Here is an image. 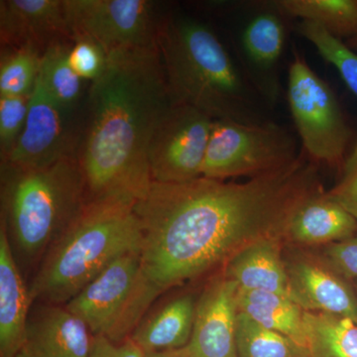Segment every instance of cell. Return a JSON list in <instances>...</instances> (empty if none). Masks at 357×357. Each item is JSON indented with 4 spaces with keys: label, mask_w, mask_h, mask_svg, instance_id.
<instances>
[{
    "label": "cell",
    "mask_w": 357,
    "mask_h": 357,
    "mask_svg": "<svg viewBox=\"0 0 357 357\" xmlns=\"http://www.w3.org/2000/svg\"><path fill=\"white\" fill-rule=\"evenodd\" d=\"M299 154L292 134L273 122L213 121L203 177L255 178L289 165Z\"/></svg>",
    "instance_id": "52a82bcc"
},
{
    "label": "cell",
    "mask_w": 357,
    "mask_h": 357,
    "mask_svg": "<svg viewBox=\"0 0 357 357\" xmlns=\"http://www.w3.org/2000/svg\"><path fill=\"white\" fill-rule=\"evenodd\" d=\"M158 46L171 105L194 107L213 121H264L256 112L255 89L210 26L166 16Z\"/></svg>",
    "instance_id": "3957f363"
},
{
    "label": "cell",
    "mask_w": 357,
    "mask_h": 357,
    "mask_svg": "<svg viewBox=\"0 0 357 357\" xmlns=\"http://www.w3.org/2000/svg\"><path fill=\"white\" fill-rule=\"evenodd\" d=\"M31 305L29 287L0 225V357H16L22 351Z\"/></svg>",
    "instance_id": "e0dca14e"
},
{
    "label": "cell",
    "mask_w": 357,
    "mask_h": 357,
    "mask_svg": "<svg viewBox=\"0 0 357 357\" xmlns=\"http://www.w3.org/2000/svg\"><path fill=\"white\" fill-rule=\"evenodd\" d=\"M144 351L129 337L121 344H115L102 335L93 337L89 357H144Z\"/></svg>",
    "instance_id": "1f68e13d"
},
{
    "label": "cell",
    "mask_w": 357,
    "mask_h": 357,
    "mask_svg": "<svg viewBox=\"0 0 357 357\" xmlns=\"http://www.w3.org/2000/svg\"><path fill=\"white\" fill-rule=\"evenodd\" d=\"M237 311L260 325L287 335L301 347L306 345L304 310L290 298L276 293L237 288Z\"/></svg>",
    "instance_id": "44dd1931"
},
{
    "label": "cell",
    "mask_w": 357,
    "mask_h": 357,
    "mask_svg": "<svg viewBox=\"0 0 357 357\" xmlns=\"http://www.w3.org/2000/svg\"><path fill=\"white\" fill-rule=\"evenodd\" d=\"M93 335L64 305L38 303L30 312L24 349L33 357H89Z\"/></svg>",
    "instance_id": "2e32d148"
},
{
    "label": "cell",
    "mask_w": 357,
    "mask_h": 357,
    "mask_svg": "<svg viewBox=\"0 0 357 357\" xmlns=\"http://www.w3.org/2000/svg\"><path fill=\"white\" fill-rule=\"evenodd\" d=\"M347 46L351 47L352 50L357 51V37H356V38L349 40Z\"/></svg>",
    "instance_id": "836d02e7"
},
{
    "label": "cell",
    "mask_w": 357,
    "mask_h": 357,
    "mask_svg": "<svg viewBox=\"0 0 357 357\" xmlns=\"http://www.w3.org/2000/svg\"><path fill=\"white\" fill-rule=\"evenodd\" d=\"M236 345L238 357H307L305 347L241 312L236 317Z\"/></svg>",
    "instance_id": "d4e9b609"
},
{
    "label": "cell",
    "mask_w": 357,
    "mask_h": 357,
    "mask_svg": "<svg viewBox=\"0 0 357 357\" xmlns=\"http://www.w3.org/2000/svg\"><path fill=\"white\" fill-rule=\"evenodd\" d=\"M88 202L77 157L39 168L1 164V225L21 267H39Z\"/></svg>",
    "instance_id": "5b68a950"
},
{
    "label": "cell",
    "mask_w": 357,
    "mask_h": 357,
    "mask_svg": "<svg viewBox=\"0 0 357 357\" xmlns=\"http://www.w3.org/2000/svg\"><path fill=\"white\" fill-rule=\"evenodd\" d=\"M287 96L302 150L316 163L340 165L351 129L330 84L297 51L289 67Z\"/></svg>",
    "instance_id": "ba28073f"
},
{
    "label": "cell",
    "mask_w": 357,
    "mask_h": 357,
    "mask_svg": "<svg viewBox=\"0 0 357 357\" xmlns=\"http://www.w3.org/2000/svg\"><path fill=\"white\" fill-rule=\"evenodd\" d=\"M288 20L274 1L265 2L249 14L239 32L238 53L244 76L271 105L280 95L278 70L287 41Z\"/></svg>",
    "instance_id": "7c38bea8"
},
{
    "label": "cell",
    "mask_w": 357,
    "mask_h": 357,
    "mask_svg": "<svg viewBox=\"0 0 357 357\" xmlns=\"http://www.w3.org/2000/svg\"><path fill=\"white\" fill-rule=\"evenodd\" d=\"M356 231V218L324 192L294 215L288 241L306 245L335 243L351 238Z\"/></svg>",
    "instance_id": "d6986e66"
},
{
    "label": "cell",
    "mask_w": 357,
    "mask_h": 357,
    "mask_svg": "<svg viewBox=\"0 0 357 357\" xmlns=\"http://www.w3.org/2000/svg\"><path fill=\"white\" fill-rule=\"evenodd\" d=\"M298 31L316 47L321 58L337 69L345 84L357 96V52L312 21H301Z\"/></svg>",
    "instance_id": "484cf974"
},
{
    "label": "cell",
    "mask_w": 357,
    "mask_h": 357,
    "mask_svg": "<svg viewBox=\"0 0 357 357\" xmlns=\"http://www.w3.org/2000/svg\"><path fill=\"white\" fill-rule=\"evenodd\" d=\"M73 42L69 50L70 67L84 81L93 83L105 72L107 54L93 40L79 37Z\"/></svg>",
    "instance_id": "f1b7e54d"
},
{
    "label": "cell",
    "mask_w": 357,
    "mask_h": 357,
    "mask_svg": "<svg viewBox=\"0 0 357 357\" xmlns=\"http://www.w3.org/2000/svg\"><path fill=\"white\" fill-rule=\"evenodd\" d=\"M161 294L143 273L140 250H133L107 265L64 306L83 319L93 337L121 344Z\"/></svg>",
    "instance_id": "8992f818"
},
{
    "label": "cell",
    "mask_w": 357,
    "mask_h": 357,
    "mask_svg": "<svg viewBox=\"0 0 357 357\" xmlns=\"http://www.w3.org/2000/svg\"><path fill=\"white\" fill-rule=\"evenodd\" d=\"M286 263L290 299L307 312H326L357 323V294L326 261L296 256Z\"/></svg>",
    "instance_id": "5bb4252c"
},
{
    "label": "cell",
    "mask_w": 357,
    "mask_h": 357,
    "mask_svg": "<svg viewBox=\"0 0 357 357\" xmlns=\"http://www.w3.org/2000/svg\"><path fill=\"white\" fill-rule=\"evenodd\" d=\"M307 357H357V323L326 312H304Z\"/></svg>",
    "instance_id": "7402d4cb"
},
{
    "label": "cell",
    "mask_w": 357,
    "mask_h": 357,
    "mask_svg": "<svg viewBox=\"0 0 357 357\" xmlns=\"http://www.w3.org/2000/svg\"><path fill=\"white\" fill-rule=\"evenodd\" d=\"M326 195L357 220V146L345 163L342 181Z\"/></svg>",
    "instance_id": "4dcf8cb0"
},
{
    "label": "cell",
    "mask_w": 357,
    "mask_h": 357,
    "mask_svg": "<svg viewBox=\"0 0 357 357\" xmlns=\"http://www.w3.org/2000/svg\"><path fill=\"white\" fill-rule=\"evenodd\" d=\"M356 292L357 294V284H356Z\"/></svg>",
    "instance_id": "d590c367"
},
{
    "label": "cell",
    "mask_w": 357,
    "mask_h": 357,
    "mask_svg": "<svg viewBox=\"0 0 357 357\" xmlns=\"http://www.w3.org/2000/svg\"><path fill=\"white\" fill-rule=\"evenodd\" d=\"M30 96H0V150L6 158L20 139L27 121Z\"/></svg>",
    "instance_id": "83f0119b"
},
{
    "label": "cell",
    "mask_w": 357,
    "mask_h": 357,
    "mask_svg": "<svg viewBox=\"0 0 357 357\" xmlns=\"http://www.w3.org/2000/svg\"><path fill=\"white\" fill-rule=\"evenodd\" d=\"M324 257L345 279L357 280V236L328 244L324 250Z\"/></svg>",
    "instance_id": "f546056e"
},
{
    "label": "cell",
    "mask_w": 357,
    "mask_h": 357,
    "mask_svg": "<svg viewBox=\"0 0 357 357\" xmlns=\"http://www.w3.org/2000/svg\"><path fill=\"white\" fill-rule=\"evenodd\" d=\"M73 114L48 95L37 77L24 129L1 164L39 168L77 157L81 132L73 128Z\"/></svg>",
    "instance_id": "8fae6325"
},
{
    "label": "cell",
    "mask_w": 357,
    "mask_h": 357,
    "mask_svg": "<svg viewBox=\"0 0 357 357\" xmlns=\"http://www.w3.org/2000/svg\"><path fill=\"white\" fill-rule=\"evenodd\" d=\"M69 50L64 42L47 48L40 61L38 79L59 105L74 112L82 98L84 79L70 67Z\"/></svg>",
    "instance_id": "cb8c5ba5"
},
{
    "label": "cell",
    "mask_w": 357,
    "mask_h": 357,
    "mask_svg": "<svg viewBox=\"0 0 357 357\" xmlns=\"http://www.w3.org/2000/svg\"><path fill=\"white\" fill-rule=\"evenodd\" d=\"M237 288L236 282L222 273L199 296L189 342L195 357H238Z\"/></svg>",
    "instance_id": "4fadbf2b"
},
{
    "label": "cell",
    "mask_w": 357,
    "mask_h": 357,
    "mask_svg": "<svg viewBox=\"0 0 357 357\" xmlns=\"http://www.w3.org/2000/svg\"><path fill=\"white\" fill-rule=\"evenodd\" d=\"M72 41L84 37L109 55L122 49L158 44L164 17L146 0H64Z\"/></svg>",
    "instance_id": "9c48e42d"
},
{
    "label": "cell",
    "mask_w": 357,
    "mask_h": 357,
    "mask_svg": "<svg viewBox=\"0 0 357 357\" xmlns=\"http://www.w3.org/2000/svg\"><path fill=\"white\" fill-rule=\"evenodd\" d=\"M287 17L312 21L342 40L357 37V0H276Z\"/></svg>",
    "instance_id": "603a6c76"
},
{
    "label": "cell",
    "mask_w": 357,
    "mask_h": 357,
    "mask_svg": "<svg viewBox=\"0 0 357 357\" xmlns=\"http://www.w3.org/2000/svg\"><path fill=\"white\" fill-rule=\"evenodd\" d=\"M0 33L2 42L14 48L41 54L64 38L72 40L64 0H2Z\"/></svg>",
    "instance_id": "9a60e30c"
},
{
    "label": "cell",
    "mask_w": 357,
    "mask_h": 357,
    "mask_svg": "<svg viewBox=\"0 0 357 357\" xmlns=\"http://www.w3.org/2000/svg\"><path fill=\"white\" fill-rule=\"evenodd\" d=\"M197 301L192 295L170 301L144 318L130 337L144 354L185 347L192 337Z\"/></svg>",
    "instance_id": "ffe728a7"
},
{
    "label": "cell",
    "mask_w": 357,
    "mask_h": 357,
    "mask_svg": "<svg viewBox=\"0 0 357 357\" xmlns=\"http://www.w3.org/2000/svg\"><path fill=\"white\" fill-rule=\"evenodd\" d=\"M171 107L158 44L107 55L91 83L77 159L88 201H139L152 184L149 147Z\"/></svg>",
    "instance_id": "7a4b0ae2"
},
{
    "label": "cell",
    "mask_w": 357,
    "mask_h": 357,
    "mask_svg": "<svg viewBox=\"0 0 357 357\" xmlns=\"http://www.w3.org/2000/svg\"><path fill=\"white\" fill-rule=\"evenodd\" d=\"M213 123L201 110L171 105L150 143L152 182L184 183L203 177Z\"/></svg>",
    "instance_id": "30bf717a"
},
{
    "label": "cell",
    "mask_w": 357,
    "mask_h": 357,
    "mask_svg": "<svg viewBox=\"0 0 357 357\" xmlns=\"http://www.w3.org/2000/svg\"><path fill=\"white\" fill-rule=\"evenodd\" d=\"M144 357H195L189 344L180 349H168V351H162L156 352H148L144 354Z\"/></svg>",
    "instance_id": "d6a6232c"
},
{
    "label": "cell",
    "mask_w": 357,
    "mask_h": 357,
    "mask_svg": "<svg viewBox=\"0 0 357 357\" xmlns=\"http://www.w3.org/2000/svg\"><path fill=\"white\" fill-rule=\"evenodd\" d=\"M16 357H33V356H31V354H29V352L26 351L24 347H23L22 351H21L20 352V354H17V356H16Z\"/></svg>",
    "instance_id": "e575fe53"
},
{
    "label": "cell",
    "mask_w": 357,
    "mask_h": 357,
    "mask_svg": "<svg viewBox=\"0 0 357 357\" xmlns=\"http://www.w3.org/2000/svg\"><path fill=\"white\" fill-rule=\"evenodd\" d=\"M42 54L32 48L15 49L2 59L0 66V96H31Z\"/></svg>",
    "instance_id": "4316f807"
},
{
    "label": "cell",
    "mask_w": 357,
    "mask_h": 357,
    "mask_svg": "<svg viewBox=\"0 0 357 357\" xmlns=\"http://www.w3.org/2000/svg\"><path fill=\"white\" fill-rule=\"evenodd\" d=\"M134 206L119 199L86 202L37 268L29 286L32 304L66 305L117 257L140 250Z\"/></svg>",
    "instance_id": "277c9868"
},
{
    "label": "cell",
    "mask_w": 357,
    "mask_h": 357,
    "mask_svg": "<svg viewBox=\"0 0 357 357\" xmlns=\"http://www.w3.org/2000/svg\"><path fill=\"white\" fill-rule=\"evenodd\" d=\"M283 238L250 244L225 265L223 274L244 290L276 293L290 298V282L282 255Z\"/></svg>",
    "instance_id": "ac0fdd59"
},
{
    "label": "cell",
    "mask_w": 357,
    "mask_h": 357,
    "mask_svg": "<svg viewBox=\"0 0 357 357\" xmlns=\"http://www.w3.org/2000/svg\"><path fill=\"white\" fill-rule=\"evenodd\" d=\"M324 192L319 164L303 150L289 165L243 183L152 182L134 206L143 273L163 294L225 266L250 244L288 241L294 215Z\"/></svg>",
    "instance_id": "6da1fadb"
}]
</instances>
